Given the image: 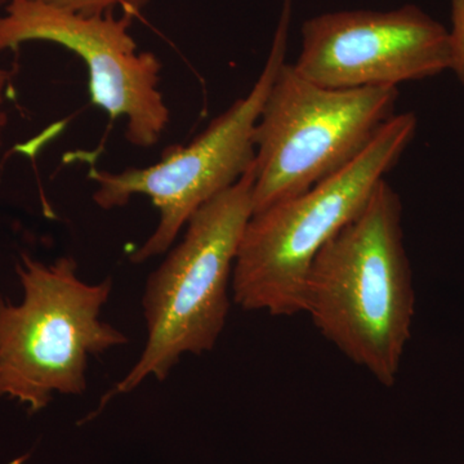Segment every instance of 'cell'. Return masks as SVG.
<instances>
[{"instance_id":"1","label":"cell","mask_w":464,"mask_h":464,"mask_svg":"<svg viewBox=\"0 0 464 464\" xmlns=\"http://www.w3.org/2000/svg\"><path fill=\"white\" fill-rule=\"evenodd\" d=\"M414 308L402 204L383 179L360 215L314 261L304 313L350 362L392 387Z\"/></svg>"},{"instance_id":"2","label":"cell","mask_w":464,"mask_h":464,"mask_svg":"<svg viewBox=\"0 0 464 464\" xmlns=\"http://www.w3.org/2000/svg\"><path fill=\"white\" fill-rule=\"evenodd\" d=\"M414 112L395 114L368 148L310 190L250 217L232 273V298L271 316L304 313L308 274L319 253L364 209L413 141Z\"/></svg>"},{"instance_id":"3","label":"cell","mask_w":464,"mask_h":464,"mask_svg":"<svg viewBox=\"0 0 464 464\" xmlns=\"http://www.w3.org/2000/svg\"><path fill=\"white\" fill-rule=\"evenodd\" d=\"M253 166L191 217L181 243L150 275L142 297L148 340L123 380L101 408L149 378L166 381L186 353L215 348L230 311L232 273L241 237L253 216Z\"/></svg>"},{"instance_id":"4","label":"cell","mask_w":464,"mask_h":464,"mask_svg":"<svg viewBox=\"0 0 464 464\" xmlns=\"http://www.w3.org/2000/svg\"><path fill=\"white\" fill-rule=\"evenodd\" d=\"M16 270L23 304L0 295V398L16 399L36 413L54 393L83 395L91 357L130 340L101 319L111 277L84 282L72 257L44 265L23 256Z\"/></svg>"},{"instance_id":"5","label":"cell","mask_w":464,"mask_h":464,"mask_svg":"<svg viewBox=\"0 0 464 464\" xmlns=\"http://www.w3.org/2000/svg\"><path fill=\"white\" fill-rule=\"evenodd\" d=\"M398 87L333 90L284 63L255 130L253 213L304 194L355 160L395 115Z\"/></svg>"},{"instance_id":"6","label":"cell","mask_w":464,"mask_h":464,"mask_svg":"<svg viewBox=\"0 0 464 464\" xmlns=\"http://www.w3.org/2000/svg\"><path fill=\"white\" fill-rule=\"evenodd\" d=\"M292 0H285L264 69L248 94L216 118L186 145L172 146L158 163L121 172L92 168L93 201L101 209L127 206L134 197L149 198L159 210L157 228L130 255L143 264L164 255L204 204L235 185L255 163V130L277 72L286 63Z\"/></svg>"},{"instance_id":"7","label":"cell","mask_w":464,"mask_h":464,"mask_svg":"<svg viewBox=\"0 0 464 464\" xmlns=\"http://www.w3.org/2000/svg\"><path fill=\"white\" fill-rule=\"evenodd\" d=\"M133 17L84 16L41 0H12L0 14V52L29 42H48L84 61L91 102L111 121L124 119L125 139L148 149L157 145L170 121L160 92L161 63L140 52L130 35Z\"/></svg>"},{"instance_id":"8","label":"cell","mask_w":464,"mask_h":464,"mask_svg":"<svg viewBox=\"0 0 464 464\" xmlns=\"http://www.w3.org/2000/svg\"><path fill=\"white\" fill-rule=\"evenodd\" d=\"M449 30L417 5L308 18L293 69L333 90L398 87L450 70Z\"/></svg>"},{"instance_id":"9","label":"cell","mask_w":464,"mask_h":464,"mask_svg":"<svg viewBox=\"0 0 464 464\" xmlns=\"http://www.w3.org/2000/svg\"><path fill=\"white\" fill-rule=\"evenodd\" d=\"M54 7L84 14V16H100L114 14L115 9H121L123 14L137 17L148 7L150 0H41Z\"/></svg>"},{"instance_id":"10","label":"cell","mask_w":464,"mask_h":464,"mask_svg":"<svg viewBox=\"0 0 464 464\" xmlns=\"http://www.w3.org/2000/svg\"><path fill=\"white\" fill-rule=\"evenodd\" d=\"M450 7L451 26L448 29L451 50L450 70L464 85V0H450Z\"/></svg>"},{"instance_id":"11","label":"cell","mask_w":464,"mask_h":464,"mask_svg":"<svg viewBox=\"0 0 464 464\" xmlns=\"http://www.w3.org/2000/svg\"><path fill=\"white\" fill-rule=\"evenodd\" d=\"M9 81H11V74H9L8 70L2 69V67H0V148H2L3 145V133H5V125H7V114H5V97Z\"/></svg>"},{"instance_id":"12","label":"cell","mask_w":464,"mask_h":464,"mask_svg":"<svg viewBox=\"0 0 464 464\" xmlns=\"http://www.w3.org/2000/svg\"><path fill=\"white\" fill-rule=\"evenodd\" d=\"M9 2H12V0H0V7H5Z\"/></svg>"}]
</instances>
